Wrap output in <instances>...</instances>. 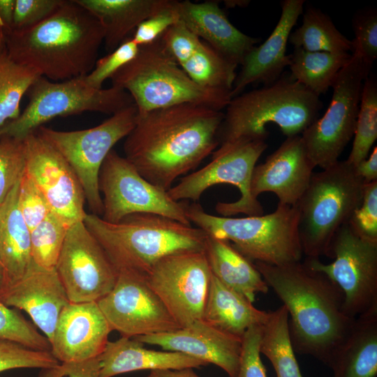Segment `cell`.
Listing matches in <instances>:
<instances>
[{
    "label": "cell",
    "mask_w": 377,
    "mask_h": 377,
    "mask_svg": "<svg viewBox=\"0 0 377 377\" xmlns=\"http://www.w3.org/2000/svg\"><path fill=\"white\" fill-rule=\"evenodd\" d=\"M220 110L182 103L138 115L125 138V158L151 184L168 191L219 147Z\"/></svg>",
    "instance_id": "cell-1"
},
{
    "label": "cell",
    "mask_w": 377,
    "mask_h": 377,
    "mask_svg": "<svg viewBox=\"0 0 377 377\" xmlns=\"http://www.w3.org/2000/svg\"><path fill=\"white\" fill-rule=\"evenodd\" d=\"M254 264L288 310L294 350L329 366L355 320L345 313L340 288L304 261L281 265Z\"/></svg>",
    "instance_id": "cell-2"
},
{
    "label": "cell",
    "mask_w": 377,
    "mask_h": 377,
    "mask_svg": "<svg viewBox=\"0 0 377 377\" xmlns=\"http://www.w3.org/2000/svg\"><path fill=\"white\" fill-rule=\"evenodd\" d=\"M104 36L96 17L75 0H64L39 24L8 34L6 49L16 62L59 82L93 70Z\"/></svg>",
    "instance_id": "cell-3"
},
{
    "label": "cell",
    "mask_w": 377,
    "mask_h": 377,
    "mask_svg": "<svg viewBox=\"0 0 377 377\" xmlns=\"http://www.w3.org/2000/svg\"><path fill=\"white\" fill-rule=\"evenodd\" d=\"M83 222L117 272L128 270L144 276L168 255L204 251L207 236L196 226L149 213L133 214L117 223L87 214Z\"/></svg>",
    "instance_id": "cell-4"
},
{
    "label": "cell",
    "mask_w": 377,
    "mask_h": 377,
    "mask_svg": "<svg viewBox=\"0 0 377 377\" xmlns=\"http://www.w3.org/2000/svg\"><path fill=\"white\" fill-rule=\"evenodd\" d=\"M322 107L320 96L283 73L275 82L231 98L219 130V146L241 139L265 140L269 123L286 138L301 135Z\"/></svg>",
    "instance_id": "cell-5"
},
{
    "label": "cell",
    "mask_w": 377,
    "mask_h": 377,
    "mask_svg": "<svg viewBox=\"0 0 377 377\" xmlns=\"http://www.w3.org/2000/svg\"><path fill=\"white\" fill-rule=\"evenodd\" d=\"M110 79L112 86L131 95L138 115L186 103L221 111L232 98L231 91L204 88L194 82L160 38L140 46L136 57Z\"/></svg>",
    "instance_id": "cell-6"
},
{
    "label": "cell",
    "mask_w": 377,
    "mask_h": 377,
    "mask_svg": "<svg viewBox=\"0 0 377 377\" xmlns=\"http://www.w3.org/2000/svg\"><path fill=\"white\" fill-rule=\"evenodd\" d=\"M189 221L207 235L230 242L252 262L281 265L302 260L296 206L278 203L274 212L234 218L210 214L200 205H188Z\"/></svg>",
    "instance_id": "cell-7"
},
{
    "label": "cell",
    "mask_w": 377,
    "mask_h": 377,
    "mask_svg": "<svg viewBox=\"0 0 377 377\" xmlns=\"http://www.w3.org/2000/svg\"><path fill=\"white\" fill-rule=\"evenodd\" d=\"M364 184L347 160L313 173L296 205L299 236L306 258L328 257L334 235L361 204Z\"/></svg>",
    "instance_id": "cell-8"
},
{
    "label": "cell",
    "mask_w": 377,
    "mask_h": 377,
    "mask_svg": "<svg viewBox=\"0 0 377 377\" xmlns=\"http://www.w3.org/2000/svg\"><path fill=\"white\" fill-rule=\"evenodd\" d=\"M85 76L54 82L43 76L31 85L29 102L17 118L0 127V137L24 140L43 124L57 117L96 112L113 114L134 104L131 95L119 87L95 89Z\"/></svg>",
    "instance_id": "cell-9"
},
{
    "label": "cell",
    "mask_w": 377,
    "mask_h": 377,
    "mask_svg": "<svg viewBox=\"0 0 377 377\" xmlns=\"http://www.w3.org/2000/svg\"><path fill=\"white\" fill-rule=\"evenodd\" d=\"M138 117L137 107L133 104L90 128L61 131L41 126L34 131L71 167L91 214L99 216L103 214L98 177L103 161L113 147L133 130Z\"/></svg>",
    "instance_id": "cell-10"
},
{
    "label": "cell",
    "mask_w": 377,
    "mask_h": 377,
    "mask_svg": "<svg viewBox=\"0 0 377 377\" xmlns=\"http://www.w3.org/2000/svg\"><path fill=\"white\" fill-rule=\"evenodd\" d=\"M267 147L265 140H261L241 139L221 145L212 153L209 163L182 177L168 193L176 201H197L210 187L228 184L236 186L241 195L235 202H217L215 209L220 216L263 215L261 203L251 195L250 183L253 170Z\"/></svg>",
    "instance_id": "cell-11"
},
{
    "label": "cell",
    "mask_w": 377,
    "mask_h": 377,
    "mask_svg": "<svg viewBox=\"0 0 377 377\" xmlns=\"http://www.w3.org/2000/svg\"><path fill=\"white\" fill-rule=\"evenodd\" d=\"M371 67L358 54H352L334 81L325 113L300 135L316 167L325 169L338 161L353 137L363 82Z\"/></svg>",
    "instance_id": "cell-12"
},
{
    "label": "cell",
    "mask_w": 377,
    "mask_h": 377,
    "mask_svg": "<svg viewBox=\"0 0 377 377\" xmlns=\"http://www.w3.org/2000/svg\"><path fill=\"white\" fill-rule=\"evenodd\" d=\"M328 258L334 261L306 258L304 262L340 288L345 313L356 318L377 308V242L360 237L346 223L334 235Z\"/></svg>",
    "instance_id": "cell-13"
},
{
    "label": "cell",
    "mask_w": 377,
    "mask_h": 377,
    "mask_svg": "<svg viewBox=\"0 0 377 377\" xmlns=\"http://www.w3.org/2000/svg\"><path fill=\"white\" fill-rule=\"evenodd\" d=\"M98 186L103 200L101 217L107 222L117 223L133 214L149 213L191 225L186 201L174 200L168 191L145 179L114 149L101 166Z\"/></svg>",
    "instance_id": "cell-14"
},
{
    "label": "cell",
    "mask_w": 377,
    "mask_h": 377,
    "mask_svg": "<svg viewBox=\"0 0 377 377\" xmlns=\"http://www.w3.org/2000/svg\"><path fill=\"white\" fill-rule=\"evenodd\" d=\"M212 272L204 251H186L158 261L145 276L180 327L202 318Z\"/></svg>",
    "instance_id": "cell-15"
},
{
    "label": "cell",
    "mask_w": 377,
    "mask_h": 377,
    "mask_svg": "<svg viewBox=\"0 0 377 377\" xmlns=\"http://www.w3.org/2000/svg\"><path fill=\"white\" fill-rule=\"evenodd\" d=\"M111 330L134 338L180 328L145 276L121 270L114 286L96 302Z\"/></svg>",
    "instance_id": "cell-16"
},
{
    "label": "cell",
    "mask_w": 377,
    "mask_h": 377,
    "mask_svg": "<svg viewBox=\"0 0 377 377\" xmlns=\"http://www.w3.org/2000/svg\"><path fill=\"white\" fill-rule=\"evenodd\" d=\"M55 269L71 302H98L111 291L118 276L83 221L68 228Z\"/></svg>",
    "instance_id": "cell-17"
},
{
    "label": "cell",
    "mask_w": 377,
    "mask_h": 377,
    "mask_svg": "<svg viewBox=\"0 0 377 377\" xmlns=\"http://www.w3.org/2000/svg\"><path fill=\"white\" fill-rule=\"evenodd\" d=\"M24 142L25 173L45 196L51 212L69 227L83 221L87 214L84 191L71 167L35 132Z\"/></svg>",
    "instance_id": "cell-18"
},
{
    "label": "cell",
    "mask_w": 377,
    "mask_h": 377,
    "mask_svg": "<svg viewBox=\"0 0 377 377\" xmlns=\"http://www.w3.org/2000/svg\"><path fill=\"white\" fill-rule=\"evenodd\" d=\"M316 168L300 135L287 137L264 163L256 165L250 183L253 199L265 192L274 193L279 203L296 206Z\"/></svg>",
    "instance_id": "cell-19"
},
{
    "label": "cell",
    "mask_w": 377,
    "mask_h": 377,
    "mask_svg": "<svg viewBox=\"0 0 377 377\" xmlns=\"http://www.w3.org/2000/svg\"><path fill=\"white\" fill-rule=\"evenodd\" d=\"M111 331L96 302H70L59 317L50 341L51 353L61 363L98 357Z\"/></svg>",
    "instance_id": "cell-20"
},
{
    "label": "cell",
    "mask_w": 377,
    "mask_h": 377,
    "mask_svg": "<svg viewBox=\"0 0 377 377\" xmlns=\"http://www.w3.org/2000/svg\"><path fill=\"white\" fill-rule=\"evenodd\" d=\"M143 344L156 345L165 350L179 352L214 364L229 377H237L242 338L223 332L202 319L173 331L135 337Z\"/></svg>",
    "instance_id": "cell-21"
},
{
    "label": "cell",
    "mask_w": 377,
    "mask_h": 377,
    "mask_svg": "<svg viewBox=\"0 0 377 377\" xmlns=\"http://www.w3.org/2000/svg\"><path fill=\"white\" fill-rule=\"evenodd\" d=\"M0 300L27 312L50 342L61 311L70 302L56 269L34 262L21 279L0 288Z\"/></svg>",
    "instance_id": "cell-22"
},
{
    "label": "cell",
    "mask_w": 377,
    "mask_h": 377,
    "mask_svg": "<svg viewBox=\"0 0 377 377\" xmlns=\"http://www.w3.org/2000/svg\"><path fill=\"white\" fill-rule=\"evenodd\" d=\"M304 0L281 2L280 18L267 39L254 46L244 57L231 91L232 98L242 93L251 84H271L278 80L290 62L286 46L293 27L303 12Z\"/></svg>",
    "instance_id": "cell-23"
},
{
    "label": "cell",
    "mask_w": 377,
    "mask_h": 377,
    "mask_svg": "<svg viewBox=\"0 0 377 377\" xmlns=\"http://www.w3.org/2000/svg\"><path fill=\"white\" fill-rule=\"evenodd\" d=\"M179 21L202 41L231 62L241 65L246 54L260 41L244 34L228 20L215 1L175 2Z\"/></svg>",
    "instance_id": "cell-24"
},
{
    "label": "cell",
    "mask_w": 377,
    "mask_h": 377,
    "mask_svg": "<svg viewBox=\"0 0 377 377\" xmlns=\"http://www.w3.org/2000/svg\"><path fill=\"white\" fill-rule=\"evenodd\" d=\"M133 338L121 337L110 341L98 357V377H112L134 371L182 369L206 366L204 361L175 351H157L145 348Z\"/></svg>",
    "instance_id": "cell-25"
},
{
    "label": "cell",
    "mask_w": 377,
    "mask_h": 377,
    "mask_svg": "<svg viewBox=\"0 0 377 377\" xmlns=\"http://www.w3.org/2000/svg\"><path fill=\"white\" fill-rule=\"evenodd\" d=\"M329 366L334 377L377 376V308L355 318Z\"/></svg>",
    "instance_id": "cell-26"
},
{
    "label": "cell",
    "mask_w": 377,
    "mask_h": 377,
    "mask_svg": "<svg viewBox=\"0 0 377 377\" xmlns=\"http://www.w3.org/2000/svg\"><path fill=\"white\" fill-rule=\"evenodd\" d=\"M20 182L0 204V263L3 284L21 279L31 264L30 230L18 207Z\"/></svg>",
    "instance_id": "cell-27"
},
{
    "label": "cell",
    "mask_w": 377,
    "mask_h": 377,
    "mask_svg": "<svg viewBox=\"0 0 377 377\" xmlns=\"http://www.w3.org/2000/svg\"><path fill=\"white\" fill-rule=\"evenodd\" d=\"M101 24L109 53L144 20L167 7L171 0H75Z\"/></svg>",
    "instance_id": "cell-28"
},
{
    "label": "cell",
    "mask_w": 377,
    "mask_h": 377,
    "mask_svg": "<svg viewBox=\"0 0 377 377\" xmlns=\"http://www.w3.org/2000/svg\"><path fill=\"white\" fill-rule=\"evenodd\" d=\"M204 251L212 275L251 302L256 294L268 292L269 287L254 263L230 242L207 235Z\"/></svg>",
    "instance_id": "cell-29"
},
{
    "label": "cell",
    "mask_w": 377,
    "mask_h": 377,
    "mask_svg": "<svg viewBox=\"0 0 377 377\" xmlns=\"http://www.w3.org/2000/svg\"><path fill=\"white\" fill-rule=\"evenodd\" d=\"M269 311L256 308L244 296L227 287L212 274L202 320L242 338L251 327L263 325Z\"/></svg>",
    "instance_id": "cell-30"
},
{
    "label": "cell",
    "mask_w": 377,
    "mask_h": 377,
    "mask_svg": "<svg viewBox=\"0 0 377 377\" xmlns=\"http://www.w3.org/2000/svg\"><path fill=\"white\" fill-rule=\"evenodd\" d=\"M352 54L310 52L294 48L290 54V75L314 94H325Z\"/></svg>",
    "instance_id": "cell-31"
},
{
    "label": "cell",
    "mask_w": 377,
    "mask_h": 377,
    "mask_svg": "<svg viewBox=\"0 0 377 377\" xmlns=\"http://www.w3.org/2000/svg\"><path fill=\"white\" fill-rule=\"evenodd\" d=\"M288 318L283 305L269 311L261 327L260 352L269 360L276 377H302L290 336Z\"/></svg>",
    "instance_id": "cell-32"
},
{
    "label": "cell",
    "mask_w": 377,
    "mask_h": 377,
    "mask_svg": "<svg viewBox=\"0 0 377 377\" xmlns=\"http://www.w3.org/2000/svg\"><path fill=\"white\" fill-rule=\"evenodd\" d=\"M288 43L295 48L310 52L352 51L351 40L337 29L330 16L314 7L306 8L302 25L290 33Z\"/></svg>",
    "instance_id": "cell-33"
},
{
    "label": "cell",
    "mask_w": 377,
    "mask_h": 377,
    "mask_svg": "<svg viewBox=\"0 0 377 377\" xmlns=\"http://www.w3.org/2000/svg\"><path fill=\"white\" fill-rule=\"evenodd\" d=\"M181 67L202 87L232 91L237 65L202 41L195 54Z\"/></svg>",
    "instance_id": "cell-34"
},
{
    "label": "cell",
    "mask_w": 377,
    "mask_h": 377,
    "mask_svg": "<svg viewBox=\"0 0 377 377\" xmlns=\"http://www.w3.org/2000/svg\"><path fill=\"white\" fill-rule=\"evenodd\" d=\"M38 77L13 60L6 49L0 52V127L18 117L21 100Z\"/></svg>",
    "instance_id": "cell-35"
},
{
    "label": "cell",
    "mask_w": 377,
    "mask_h": 377,
    "mask_svg": "<svg viewBox=\"0 0 377 377\" xmlns=\"http://www.w3.org/2000/svg\"><path fill=\"white\" fill-rule=\"evenodd\" d=\"M352 149L346 159L353 166L365 160L377 138V82L367 77L363 82Z\"/></svg>",
    "instance_id": "cell-36"
},
{
    "label": "cell",
    "mask_w": 377,
    "mask_h": 377,
    "mask_svg": "<svg viewBox=\"0 0 377 377\" xmlns=\"http://www.w3.org/2000/svg\"><path fill=\"white\" fill-rule=\"evenodd\" d=\"M69 226L52 212L30 231L33 262L45 269L55 268Z\"/></svg>",
    "instance_id": "cell-37"
},
{
    "label": "cell",
    "mask_w": 377,
    "mask_h": 377,
    "mask_svg": "<svg viewBox=\"0 0 377 377\" xmlns=\"http://www.w3.org/2000/svg\"><path fill=\"white\" fill-rule=\"evenodd\" d=\"M0 339L22 344L29 348L51 352L48 339L15 309L0 300Z\"/></svg>",
    "instance_id": "cell-38"
},
{
    "label": "cell",
    "mask_w": 377,
    "mask_h": 377,
    "mask_svg": "<svg viewBox=\"0 0 377 377\" xmlns=\"http://www.w3.org/2000/svg\"><path fill=\"white\" fill-rule=\"evenodd\" d=\"M25 168L24 139L0 137V204L20 181Z\"/></svg>",
    "instance_id": "cell-39"
},
{
    "label": "cell",
    "mask_w": 377,
    "mask_h": 377,
    "mask_svg": "<svg viewBox=\"0 0 377 377\" xmlns=\"http://www.w3.org/2000/svg\"><path fill=\"white\" fill-rule=\"evenodd\" d=\"M60 362L50 351L36 350L0 339V372L21 368L52 369Z\"/></svg>",
    "instance_id": "cell-40"
},
{
    "label": "cell",
    "mask_w": 377,
    "mask_h": 377,
    "mask_svg": "<svg viewBox=\"0 0 377 377\" xmlns=\"http://www.w3.org/2000/svg\"><path fill=\"white\" fill-rule=\"evenodd\" d=\"M355 38L351 40L352 54H358L372 66L377 58V13L367 9L356 14L353 20Z\"/></svg>",
    "instance_id": "cell-41"
},
{
    "label": "cell",
    "mask_w": 377,
    "mask_h": 377,
    "mask_svg": "<svg viewBox=\"0 0 377 377\" xmlns=\"http://www.w3.org/2000/svg\"><path fill=\"white\" fill-rule=\"evenodd\" d=\"M139 50L131 36L128 37L114 50L97 59L93 70L85 76L86 81L95 89H102L103 82L133 59Z\"/></svg>",
    "instance_id": "cell-42"
},
{
    "label": "cell",
    "mask_w": 377,
    "mask_h": 377,
    "mask_svg": "<svg viewBox=\"0 0 377 377\" xmlns=\"http://www.w3.org/2000/svg\"><path fill=\"white\" fill-rule=\"evenodd\" d=\"M348 223L360 237L377 242V180L364 184L361 204Z\"/></svg>",
    "instance_id": "cell-43"
},
{
    "label": "cell",
    "mask_w": 377,
    "mask_h": 377,
    "mask_svg": "<svg viewBox=\"0 0 377 377\" xmlns=\"http://www.w3.org/2000/svg\"><path fill=\"white\" fill-rule=\"evenodd\" d=\"M18 207L30 231L51 212L45 196L25 172L20 181Z\"/></svg>",
    "instance_id": "cell-44"
},
{
    "label": "cell",
    "mask_w": 377,
    "mask_h": 377,
    "mask_svg": "<svg viewBox=\"0 0 377 377\" xmlns=\"http://www.w3.org/2000/svg\"><path fill=\"white\" fill-rule=\"evenodd\" d=\"M159 38L165 50L180 66L195 54L202 42L181 21L166 29Z\"/></svg>",
    "instance_id": "cell-45"
},
{
    "label": "cell",
    "mask_w": 377,
    "mask_h": 377,
    "mask_svg": "<svg viewBox=\"0 0 377 377\" xmlns=\"http://www.w3.org/2000/svg\"><path fill=\"white\" fill-rule=\"evenodd\" d=\"M64 0H15L13 30L32 27L53 14Z\"/></svg>",
    "instance_id": "cell-46"
},
{
    "label": "cell",
    "mask_w": 377,
    "mask_h": 377,
    "mask_svg": "<svg viewBox=\"0 0 377 377\" xmlns=\"http://www.w3.org/2000/svg\"><path fill=\"white\" fill-rule=\"evenodd\" d=\"M175 2L171 0L167 7L142 22L131 36L133 40L139 46L150 44L159 38L170 27L178 22L179 17Z\"/></svg>",
    "instance_id": "cell-47"
},
{
    "label": "cell",
    "mask_w": 377,
    "mask_h": 377,
    "mask_svg": "<svg viewBox=\"0 0 377 377\" xmlns=\"http://www.w3.org/2000/svg\"><path fill=\"white\" fill-rule=\"evenodd\" d=\"M261 326L249 328L242 337L239 370L237 377H267L260 352Z\"/></svg>",
    "instance_id": "cell-48"
},
{
    "label": "cell",
    "mask_w": 377,
    "mask_h": 377,
    "mask_svg": "<svg viewBox=\"0 0 377 377\" xmlns=\"http://www.w3.org/2000/svg\"><path fill=\"white\" fill-rule=\"evenodd\" d=\"M99 362L96 357L75 363H60L55 369H45L40 377H98Z\"/></svg>",
    "instance_id": "cell-49"
},
{
    "label": "cell",
    "mask_w": 377,
    "mask_h": 377,
    "mask_svg": "<svg viewBox=\"0 0 377 377\" xmlns=\"http://www.w3.org/2000/svg\"><path fill=\"white\" fill-rule=\"evenodd\" d=\"M357 175L365 184L377 180V147L375 146L369 156L356 166Z\"/></svg>",
    "instance_id": "cell-50"
},
{
    "label": "cell",
    "mask_w": 377,
    "mask_h": 377,
    "mask_svg": "<svg viewBox=\"0 0 377 377\" xmlns=\"http://www.w3.org/2000/svg\"><path fill=\"white\" fill-rule=\"evenodd\" d=\"M15 0H0V28L6 35L13 29Z\"/></svg>",
    "instance_id": "cell-51"
},
{
    "label": "cell",
    "mask_w": 377,
    "mask_h": 377,
    "mask_svg": "<svg viewBox=\"0 0 377 377\" xmlns=\"http://www.w3.org/2000/svg\"><path fill=\"white\" fill-rule=\"evenodd\" d=\"M147 377H200L193 370V368L182 369H158L152 370Z\"/></svg>",
    "instance_id": "cell-52"
},
{
    "label": "cell",
    "mask_w": 377,
    "mask_h": 377,
    "mask_svg": "<svg viewBox=\"0 0 377 377\" xmlns=\"http://www.w3.org/2000/svg\"><path fill=\"white\" fill-rule=\"evenodd\" d=\"M225 4L227 7H234L235 6H245L249 3V1H226Z\"/></svg>",
    "instance_id": "cell-53"
},
{
    "label": "cell",
    "mask_w": 377,
    "mask_h": 377,
    "mask_svg": "<svg viewBox=\"0 0 377 377\" xmlns=\"http://www.w3.org/2000/svg\"><path fill=\"white\" fill-rule=\"evenodd\" d=\"M6 38L5 32L0 28V52L6 49Z\"/></svg>",
    "instance_id": "cell-54"
},
{
    "label": "cell",
    "mask_w": 377,
    "mask_h": 377,
    "mask_svg": "<svg viewBox=\"0 0 377 377\" xmlns=\"http://www.w3.org/2000/svg\"><path fill=\"white\" fill-rule=\"evenodd\" d=\"M4 277H3V272L2 267L0 263V288L2 287L3 284Z\"/></svg>",
    "instance_id": "cell-55"
}]
</instances>
